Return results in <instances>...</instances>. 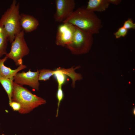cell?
<instances>
[{"mask_svg":"<svg viewBox=\"0 0 135 135\" xmlns=\"http://www.w3.org/2000/svg\"><path fill=\"white\" fill-rule=\"evenodd\" d=\"M24 32L22 30L15 36L11 43L10 51L6 54L8 58L13 60L16 66L22 64V58L28 55L30 51L24 38Z\"/></svg>","mask_w":135,"mask_h":135,"instance_id":"cell-5","label":"cell"},{"mask_svg":"<svg viewBox=\"0 0 135 135\" xmlns=\"http://www.w3.org/2000/svg\"><path fill=\"white\" fill-rule=\"evenodd\" d=\"M39 72L38 70L36 72H33L30 69L27 72H18L14 77L13 82L22 86H28L33 89L38 90L40 85L38 79Z\"/></svg>","mask_w":135,"mask_h":135,"instance_id":"cell-6","label":"cell"},{"mask_svg":"<svg viewBox=\"0 0 135 135\" xmlns=\"http://www.w3.org/2000/svg\"><path fill=\"white\" fill-rule=\"evenodd\" d=\"M109 4L117 5L120 4L121 0H107Z\"/></svg>","mask_w":135,"mask_h":135,"instance_id":"cell-21","label":"cell"},{"mask_svg":"<svg viewBox=\"0 0 135 135\" xmlns=\"http://www.w3.org/2000/svg\"><path fill=\"white\" fill-rule=\"evenodd\" d=\"M2 135H5L4 134H2Z\"/></svg>","mask_w":135,"mask_h":135,"instance_id":"cell-23","label":"cell"},{"mask_svg":"<svg viewBox=\"0 0 135 135\" xmlns=\"http://www.w3.org/2000/svg\"><path fill=\"white\" fill-rule=\"evenodd\" d=\"M13 85L12 100L20 104V108L18 111L20 113H28L35 108L46 103L45 100L33 94L22 86L14 82Z\"/></svg>","mask_w":135,"mask_h":135,"instance_id":"cell-2","label":"cell"},{"mask_svg":"<svg viewBox=\"0 0 135 135\" xmlns=\"http://www.w3.org/2000/svg\"><path fill=\"white\" fill-rule=\"evenodd\" d=\"M110 4L107 0H89L86 8L94 12H102L105 10Z\"/></svg>","mask_w":135,"mask_h":135,"instance_id":"cell-11","label":"cell"},{"mask_svg":"<svg viewBox=\"0 0 135 135\" xmlns=\"http://www.w3.org/2000/svg\"><path fill=\"white\" fill-rule=\"evenodd\" d=\"M80 68V66H77L74 68L72 67L68 68H58L59 70L63 74L69 76L72 79V86L73 88L75 86V82L77 80H80L82 79V75L79 73L76 72L75 70Z\"/></svg>","mask_w":135,"mask_h":135,"instance_id":"cell-12","label":"cell"},{"mask_svg":"<svg viewBox=\"0 0 135 135\" xmlns=\"http://www.w3.org/2000/svg\"><path fill=\"white\" fill-rule=\"evenodd\" d=\"M4 30V29L3 26H0V33L2 32Z\"/></svg>","mask_w":135,"mask_h":135,"instance_id":"cell-22","label":"cell"},{"mask_svg":"<svg viewBox=\"0 0 135 135\" xmlns=\"http://www.w3.org/2000/svg\"><path fill=\"white\" fill-rule=\"evenodd\" d=\"M128 30L123 26L120 28L118 30L114 33L116 38L118 39L121 37H124L128 32Z\"/></svg>","mask_w":135,"mask_h":135,"instance_id":"cell-18","label":"cell"},{"mask_svg":"<svg viewBox=\"0 0 135 135\" xmlns=\"http://www.w3.org/2000/svg\"><path fill=\"white\" fill-rule=\"evenodd\" d=\"M76 30V26L68 22H64L58 27L55 43L58 46L63 47L72 40Z\"/></svg>","mask_w":135,"mask_h":135,"instance_id":"cell-8","label":"cell"},{"mask_svg":"<svg viewBox=\"0 0 135 135\" xmlns=\"http://www.w3.org/2000/svg\"><path fill=\"white\" fill-rule=\"evenodd\" d=\"M8 58L5 56L2 59L0 58V77L5 78H13L19 71L27 68L25 65L22 64L19 66L16 69H12L10 68L5 66L4 62Z\"/></svg>","mask_w":135,"mask_h":135,"instance_id":"cell-10","label":"cell"},{"mask_svg":"<svg viewBox=\"0 0 135 135\" xmlns=\"http://www.w3.org/2000/svg\"></svg>","mask_w":135,"mask_h":135,"instance_id":"cell-24","label":"cell"},{"mask_svg":"<svg viewBox=\"0 0 135 135\" xmlns=\"http://www.w3.org/2000/svg\"><path fill=\"white\" fill-rule=\"evenodd\" d=\"M93 35L76 26L72 40L65 47L74 54L78 55L88 53L93 44Z\"/></svg>","mask_w":135,"mask_h":135,"instance_id":"cell-4","label":"cell"},{"mask_svg":"<svg viewBox=\"0 0 135 135\" xmlns=\"http://www.w3.org/2000/svg\"><path fill=\"white\" fill-rule=\"evenodd\" d=\"M9 104L14 111H18L20 109V105L17 102L12 101L11 102H9Z\"/></svg>","mask_w":135,"mask_h":135,"instance_id":"cell-20","label":"cell"},{"mask_svg":"<svg viewBox=\"0 0 135 135\" xmlns=\"http://www.w3.org/2000/svg\"><path fill=\"white\" fill-rule=\"evenodd\" d=\"M54 74L56 78L58 86H62L65 82L66 75L60 71L58 68L54 71Z\"/></svg>","mask_w":135,"mask_h":135,"instance_id":"cell-16","label":"cell"},{"mask_svg":"<svg viewBox=\"0 0 135 135\" xmlns=\"http://www.w3.org/2000/svg\"><path fill=\"white\" fill-rule=\"evenodd\" d=\"M19 21L22 30L26 33L35 30L39 24L38 20L34 16L24 13L20 14Z\"/></svg>","mask_w":135,"mask_h":135,"instance_id":"cell-9","label":"cell"},{"mask_svg":"<svg viewBox=\"0 0 135 135\" xmlns=\"http://www.w3.org/2000/svg\"><path fill=\"white\" fill-rule=\"evenodd\" d=\"M14 77L5 78L0 77V83L6 92L8 98L9 102H12V98L13 90Z\"/></svg>","mask_w":135,"mask_h":135,"instance_id":"cell-13","label":"cell"},{"mask_svg":"<svg viewBox=\"0 0 135 135\" xmlns=\"http://www.w3.org/2000/svg\"><path fill=\"white\" fill-rule=\"evenodd\" d=\"M19 3L14 0L9 8L5 11L0 19V26L4 27L8 41L12 43L16 35L22 30L19 21Z\"/></svg>","mask_w":135,"mask_h":135,"instance_id":"cell-3","label":"cell"},{"mask_svg":"<svg viewBox=\"0 0 135 135\" xmlns=\"http://www.w3.org/2000/svg\"><path fill=\"white\" fill-rule=\"evenodd\" d=\"M66 22L93 34H98L102 27L101 20L94 12L84 7L79 8L74 11L63 22Z\"/></svg>","mask_w":135,"mask_h":135,"instance_id":"cell-1","label":"cell"},{"mask_svg":"<svg viewBox=\"0 0 135 135\" xmlns=\"http://www.w3.org/2000/svg\"><path fill=\"white\" fill-rule=\"evenodd\" d=\"M56 11L54 18L57 22H63L74 12L75 3L74 0H56Z\"/></svg>","mask_w":135,"mask_h":135,"instance_id":"cell-7","label":"cell"},{"mask_svg":"<svg viewBox=\"0 0 135 135\" xmlns=\"http://www.w3.org/2000/svg\"><path fill=\"white\" fill-rule=\"evenodd\" d=\"M122 26L128 30L130 29H135V23H134L132 19L130 18L125 21Z\"/></svg>","mask_w":135,"mask_h":135,"instance_id":"cell-19","label":"cell"},{"mask_svg":"<svg viewBox=\"0 0 135 135\" xmlns=\"http://www.w3.org/2000/svg\"><path fill=\"white\" fill-rule=\"evenodd\" d=\"M56 96L58 101L56 115V116L57 117L58 116L59 108L60 105V103L63 100L64 96V93L62 89V86H58Z\"/></svg>","mask_w":135,"mask_h":135,"instance_id":"cell-17","label":"cell"},{"mask_svg":"<svg viewBox=\"0 0 135 135\" xmlns=\"http://www.w3.org/2000/svg\"><path fill=\"white\" fill-rule=\"evenodd\" d=\"M38 76L39 80L46 81L49 80L50 77L53 75L54 71L52 70L43 69L39 70Z\"/></svg>","mask_w":135,"mask_h":135,"instance_id":"cell-15","label":"cell"},{"mask_svg":"<svg viewBox=\"0 0 135 135\" xmlns=\"http://www.w3.org/2000/svg\"><path fill=\"white\" fill-rule=\"evenodd\" d=\"M8 41V35L4 30L0 33V58L7 53L6 49Z\"/></svg>","mask_w":135,"mask_h":135,"instance_id":"cell-14","label":"cell"}]
</instances>
